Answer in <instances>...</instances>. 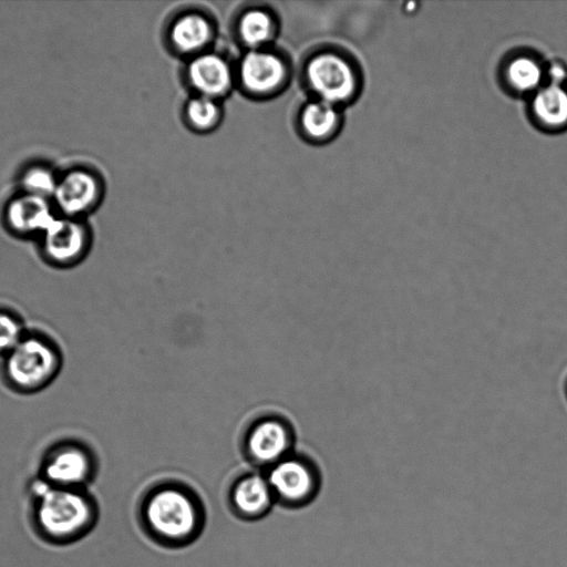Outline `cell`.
I'll return each mask as SVG.
<instances>
[{"label": "cell", "instance_id": "obj_1", "mask_svg": "<svg viewBox=\"0 0 567 567\" xmlns=\"http://www.w3.org/2000/svg\"><path fill=\"white\" fill-rule=\"evenodd\" d=\"M138 520L154 543L166 548H182L194 543L206 524L200 496L188 485L159 482L150 487L138 504Z\"/></svg>", "mask_w": 567, "mask_h": 567}, {"label": "cell", "instance_id": "obj_2", "mask_svg": "<svg viewBox=\"0 0 567 567\" xmlns=\"http://www.w3.org/2000/svg\"><path fill=\"white\" fill-rule=\"evenodd\" d=\"M298 79L307 97L343 107L360 90L355 62L340 48L320 44L310 48L298 68Z\"/></svg>", "mask_w": 567, "mask_h": 567}, {"label": "cell", "instance_id": "obj_3", "mask_svg": "<svg viewBox=\"0 0 567 567\" xmlns=\"http://www.w3.org/2000/svg\"><path fill=\"white\" fill-rule=\"evenodd\" d=\"M96 513L94 501L83 488L55 487L43 481L37 486V527L51 542L79 539L92 528Z\"/></svg>", "mask_w": 567, "mask_h": 567}, {"label": "cell", "instance_id": "obj_4", "mask_svg": "<svg viewBox=\"0 0 567 567\" xmlns=\"http://www.w3.org/2000/svg\"><path fill=\"white\" fill-rule=\"evenodd\" d=\"M236 90L246 99L267 102L289 87L295 66L289 53L277 44L241 51L235 59Z\"/></svg>", "mask_w": 567, "mask_h": 567}, {"label": "cell", "instance_id": "obj_5", "mask_svg": "<svg viewBox=\"0 0 567 567\" xmlns=\"http://www.w3.org/2000/svg\"><path fill=\"white\" fill-rule=\"evenodd\" d=\"M62 355L48 337L27 332L6 355L2 371L7 382L21 393H35L47 388L59 374Z\"/></svg>", "mask_w": 567, "mask_h": 567}, {"label": "cell", "instance_id": "obj_6", "mask_svg": "<svg viewBox=\"0 0 567 567\" xmlns=\"http://www.w3.org/2000/svg\"><path fill=\"white\" fill-rule=\"evenodd\" d=\"M218 22L205 7L187 4L175 9L162 27L165 50L182 61L215 48Z\"/></svg>", "mask_w": 567, "mask_h": 567}, {"label": "cell", "instance_id": "obj_7", "mask_svg": "<svg viewBox=\"0 0 567 567\" xmlns=\"http://www.w3.org/2000/svg\"><path fill=\"white\" fill-rule=\"evenodd\" d=\"M179 78L189 94L224 102L236 90L235 59L215 47L182 61Z\"/></svg>", "mask_w": 567, "mask_h": 567}, {"label": "cell", "instance_id": "obj_8", "mask_svg": "<svg viewBox=\"0 0 567 567\" xmlns=\"http://www.w3.org/2000/svg\"><path fill=\"white\" fill-rule=\"evenodd\" d=\"M266 478L276 503L288 508L310 504L319 493L321 478L309 460L288 455L267 471Z\"/></svg>", "mask_w": 567, "mask_h": 567}, {"label": "cell", "instance_id": "obj_9", "mask_svg": "<svg viewBox=\"0 0 567 567\" xmlns=\"http://www.w3.org/2000/svg\"><path fill=\"white\" fill-rule=\"evenodd\" d=\"M104 192V181L99 172L74 166L58 174L51 200L60 216L83 219L100 205Z\"/></svg>", "mask_w": 567, "mask_h": 567}, {"label": "cell", "instance_id": "obj_10", "mask_svg": "<svg viewBox=\"0 0 567 567\" xmlns=\"http://www.w3.org/2000/svg\"><path fill=\"white\" fill-rule=\"evenodd\" d=\"M40 252L48 264L70 268L89 254L92 234L84 219L58 215L38 238Z\"/></svg>", "mask_w": 567, "mask_h": 567}, {"label": "cell", "instance_id": "obj_11", "mask_svg": "<svg viewBox=\"0 0 567 567\" xmlns=\"http://www.w3.org/2000/svg\"><path fill=\"white\" fill-rule=\"evenodd\" d=\"M95 462L90 451L74 442H64L49 451L42 463L43 482L63 488H83L92 478Z\"/></svg>", "mask_w": 567, "mask_h": 567}, {"label": "cell", "instance_id": "obj_12", "mask_svg": "<svg viewBox=\"0 0 567 567\" xmlns=\"http://www.w3.org/2000/svg\"><path fill=\"white\" fill-rule=\"evenodd\" d=\"M280 30L279 13L266 3H246L231 17V38L241 51L275 45Z\"/></svg>", "mask_w": 567, "mask_h": 567}, {"label": "cell", "instance_id": "obj_13", "mask_svg": "<svg viewBox=\"0 0 567 567\" xmlns=\"http://www.w3.org/2000/svg\"><path fill=\"white\" fill-rule=\"evenodd\" d=\"M56 216L50 198L21 190L7 203L3 221L18 237L39 238Z\"/></svg>", "mask_w": 567, "mask_h": 567}, {"label": "cell", "instance_id": "obj_14", "mask_svg": "<svg viewBox=\"0 0 567 567\" xmlns=\"http://www.w3.org/2000/svg\"><path fill=\"white\" fill-rule=\"evenodd\" d=\"M342 124L341 107L312 97H306L293 114L296 134L312 146L331 142L340 133Z\"/></svg>", "mask_w": 567, "mask_h": 567}, {"label": "cell", "instance_id": "obj_15", "mask_svg": "<svg viewBox=\"0 0 567 567\" xmlns=\"http://www.w3.org/2000/svg\"><path fill=\"white\" fill-rule=\"evenodd\" d=\"M292 434L281 420L269 417L255 423L245 442L248 460L255 465L269 468L290 455Z\"/></svg>", "mask_w": 567, "mask_h": 567}, {"label": "cell", "instance_id": "obj_16", "mask_svg": "<svg viewBox=\"0 0 567 567\" xmlns=\"http://www.w3.org/2000/svg\"><path fill=\"white\" fill-rule=\"evenodd\" d=\"M276 503L266 475L249 473L237 478L228 492V505L240 519L257 520Z\"/></svg>", "mask_w": 567, "mask_h": 567}, {"label": "cell", "instance_id": "obj_17", "mask_svg": "<svg viewBox=\"0 0 567 567\" xmlns=\"http://www.w3.org/2000/svg\"><path fill=\"white\" fill-rule=\"evenodd\" d=\"M224 117V102L212 97L188 94L181 106V120L194 134L207 135L215 132Z\"/></svg>", "mask_w": 567, "mask_h": 567}, {"label": "cell", "instance_id": "obj_18", "mask_svg": "<svg viewBox=\"0 0 567 567\" xmlns=\"http://www.w3.org/2000/svg\"><path fill=\"white\" fill-rule=\"evenodd\" d=\"M532 111L536 121L550 130L567 127V85L547 83L540 86L532 100Z\"/></svg>", "mask_w": 567, "mask_h": 567}, {"label": "cell", "instance_id": "obj_19", "mask_svg": "<svg viewBox=\"0 0 567 567\" xmlns=\"http://www.w3.org/2000/svg\"><path fill=\"white\" fill-rule=\"evenodd\" d=\"M505 75L512 89L520 93L536 92L545 80V69L530 55H517L506 65Z\"/></svg>", "mask_w": 567, "mask_h": 567}, {"label": "cell", "instance_id": "obj_20", "mask_svg": "<svg viewBox=\"0 0 567 567\" xmlns=\"http://www.w3.org/2000/svg\"><path fill=\"white\" fill-rule=\"evenodd\" d=\"M58 174L43 165L28 168L21 178L22 192L52 198Z\"/></svg>", "mask_w": 567, "mask_h": 567}, {"label": "cell", "instance_id": "obj_21", "mask_svg": "<svg viewBox=\"0 0 567 567\" xmlns=\"http://www.w3.org/2000/svg\"><path fill=\"white\" fill-rule=\"evenodd\" d=\"M27 332L16 313L0 309V354L2 357L11 351Z\"/></svg>", "mask_w": 567, "mask_h": 567}]
</instances>
